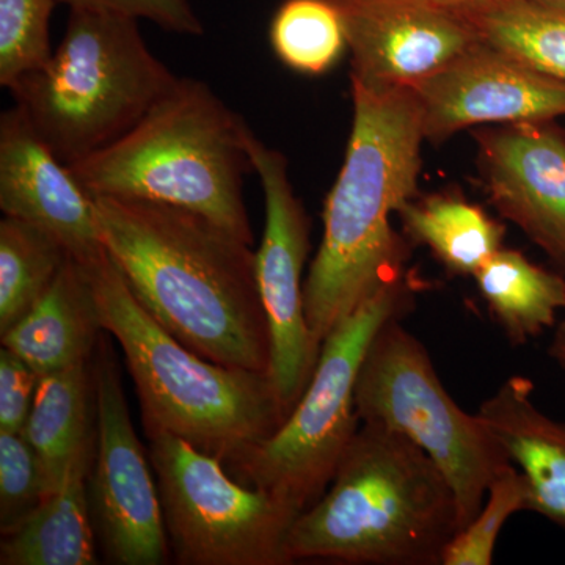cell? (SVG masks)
Returning a JSON list of instances; mask_svg holds the SVG:
<instances>
[{
  "label": "cell",
  "mask_w": 565,
  "mask_h": 565,
  "mask_svg": "<svg viewBox=\"0 0 565 565\" xmlns=\"http://www.w3.org/2000/svg\"><path fill=\"white\" fill-rule=\"evenodd\" d=\"M95 455L74 465L57 492L0 542L2 565H93L95 531L88 478Z\"/></svg>",
  "instance_id": "d6986e66"
},
{
  "label": "cell",
  "mask_w": 565,
  "mask_h": 565,
  "mask_svg": "<svg viewBox=\"0 0 565 565\" xmlns=\"http://www.w3.org/2000/svg\"><path fill=\"white\" fill-rule=\"evenodd\" d=\"M43 470L47 493L57 492L74 465L95 455L96 415L92 362L40 377L24 430Z\"/></svg>",
  "instance_id": "ac0fdd59"
},
{
  "label": "cell",
  "mask_w": 565,
  "mask_h": 565,
  "mask_svg": "<svg viewBox=\"0 0 565 565\" xmlns=\"http://www.w3.org/2000/svg\"><path fill=\"white\" fill-rule=\"evenodd\" d=\"M47 497L39 456L28 437L0 430V533L20 525Z\"/></svg>",
  "instance_id": "4316f807"
},
{
  "label": "cell",
  "mask_w": 565,
  "mask_h": 565,
  "mask_svg": "<svg viewBox=\"0 0 565 565\" xmlns=\"http://www.w3.org/2000/svg\"><path fill=\"white\" fill-rule=\"evenodd\" d=\"M533 393L530 379L512 375L487 397L478 416L525 478L527 511L565 531V422L544 414Z\"/></svg>",
  "instance_id": "2e32d148"
},
{
  "label": "cell",
  "mask_w": 565,
  "mask_h": 565,
  "mask_svg": "<svg viewBox=\"0 0 565 565\" xmlns=\"http://www.w3.org/2000/svg\"><path fill=\"white\" fill-rule=\"evenodd\" d=\"M55 0H0V85L10 88L52 54Z\"/></svg>",
  "instance_id": "484cf974"
},
{
  "label": "cell",
  "mask_w": 565,
  "mask_h": 565,
  "mask_svg": "<svg viewBox=\"0 0 565 565\" xmlns=\"http://www.w3.org/2000/svg\"><path fill=\"white\" fill-rule=\"evenodd\" d=\"M104 332L90 274L70 258L32 310L0 337L43 377L92 362Z\"/></svg>",
  "instance_id": "e0dca14e"
},
{
  "label": "cell",
  "mask_w": 565,
  "mask_h": 565,
  "mask_svg": "<svg viewBox=\"0 0 565 565\" xmlns=\"http://www.w3.org/2000/svg\"><path fill=\"white\" fill-rule=\"evenodd\" d=\"M96 449L88 478L93 522L111 564L161 565L169 535L158 482L134 429L117 353L103 333L92 359Z\"/></svg>",
  "instance_id": "30bf717a"
},
{
  "label": "cell",
  "mask_w": 565,
  "mask_h": 565,
  "mask_svg": "<svg viewBox=\"0 0 565 565\" xmlns=\"http://www.w3.org/2000/svg\"><path fill=\"white\" fill-rule=\"evenodd\" d=\"M534 2L542 3V6L553 7V9L565 11V0H534Z\"/></svg>",
  "instance_id": "1f68e13d"
},
{
  "label": "cell",
  "mask_w": 565,
  "mask_h": 565,
  "mask_svg": "<svg viewBox=\"0 0 565 565\" xmlns=\"http://www.w3.org/2000/svg\"><path fill=\"white\" fill-rule=\"evenodd\" d=\"M343 17L352 79L408 87L481 43L462 13L433 0H333Z\"/></svg>",
  "instance_id": "5bb4252c"
},
{
  "label": "cell",
  "mask_w": 565,
  "mask_h": 565,
  "mask_svg": "<svg viewBox=\"0 0 565 565\" xmlns=\"http://www.w3.org/2000/svg\"><path fill=\"white\" fill-rule=\"evenodd\" d=\"M494 321L512 345H523L556 326L565 308L563 273L534 264L514 248L501 247L475 275Z\"/></svg>",
  "instance_id": "ffe728a7"
},
{
  "label": "cell",
  "mask_w": 565,
  "mask_h": 565,
  "mask_svg": "<svg viewBox=\"0 0 565 565\" xmlns=\"http://www.w3.org/2000/svg\"><path fill=\"white\" fill-rule=\"evenodd\" d=\"M351 82V137L305 280V313L319 343L382 286L404 277L408 248L392 215L418 192L426 141L411 88Z\"/></svg>",
  "instance_id": "7a4b0ae2"
},
{
  "label": "cell",
  "mask_w": 565,
  "mask_h": 565,
  "mask_svg": "<svg viewBox=\"0 0 565 565\" xmlns=\"http://www.w3.org/2000/svg\"><path fill=\"white\" fill-rule=\"evenodd\" d=\"M530 490L514 463L497 476L473 519L446 545L441 565H490L494 546L508 520L527 511Z\"/></svg>",
  "instance_id": "d4e9b609"
},
{
  "label": "cell",
  "mask_w": 565,
  "mask_h": 565,
  "mask_svg": "<svg viewBox=\"0 0 565 565\" xmlns=\"http://www.w3.org/2000/svg\"><path fill=\"white\" fill-rule=\"evenodd\" d=\"M548 355L565 374V318L557 323L550 343Z\"/></svg>",
  "instance_id": "f546056e"
},
{
  "label": "cell",
  "mask_w": 565,
  "mask_h": 565,
  "mask_svg": "<svg viewBox=\"0 0 565 565\" xmlns=\"http://www.w3.org/2000/svg\"><path fill=\"white\" fill-rule=\"evenodd\" d=\"M247 145L266 203L256 280L269 326V377L292 411L310 384L322 349L305 313L302 275L310 253L311 221L294 192L285 154L267 147L253 131Z\"/></svg>",
  "instance_id": "8fae6325"
},
{
  "label": "cell",
  "mask_w": 565,
  "mask_h": 565,
  "mask_svg": "<svg viewBox=\"0 0 565 565\" xmlns=\"http://www.w3.org/2000/svg\"><path fill=\"white\" fill-rule=\"evenodd\" d=\"M40 375L10 349H0V430L22 433L31 415Z\"/></svg>",
  "instance_id": "f1b7e54d"
},
{
  "label": "cell",
  "mask_w": 565,
  "mask_h": 565,
  "mask_svg": "<svg viewBox=\"0 0 565 565\" xmlns=\"http://www.w3.org/2000/svg\"><path fill=\"white\" fill-rule=\"evenodd\" d=\"M460 530L455 490L404 435L360 423L332 481L297 516L288 553L351 565H441Z\"/></svg>",
  "instance_id": "3957f363"
},
{
  "label": "cell",
  "mask_w": 565,
  "mask_h": 565,
  "mask_svg": "<svg viewBox=\"0 0 565 565\" xmlns=\"http://www.w3.org/2000/svg\"><path fill=\"white\" fill-rule=\"evenodd\" d=\"M177 81L148 47L139 20L76 9L57 50L9 90L36 136L70 167L131 131Z\"/></svg>",
  "instance_id": "8992f818"
},
{
  "label": "cell",
  "mask_w": 565,
  "mask_h": 565,
  "mask_svg": "<svg viewBox=\"0 0 565 565\" xmlns=\"http://www.w3.org/2000/svg\"><path fill=\"white\" fill-rule=\"evenodd\" d=\"M401 319H390L364 355L356 416L404 435L434 460L455 490L463 527L512 462L478 414L463 412L446 392L429 352Z\"/></svg>",
  "instance_id": "ba28073f"
},
{
  "label": "cell",
  "mask_w": 565,
  "mask_h": 565,
  "mask_svg": "<svg viewBox=\"0 0 565 565\" xmlns=\"http://www.w3.org/2000/svg\"><path fill=\"white\" fill-rule=\"evenodd\" d=\"M174 559L182 565H289L300 509L241 484L221 460L172 434L147 435Z\"/></svg>",
  "instance_id": "9c48e42d"
},
{
  "label": "cell",
  "mask_w": 565,
  "mask_h": 565,
  "mask_svg": "<svg viewBox=\"0 0 565 565\" xmlns=\"http://www.w3.org/2000/svg\"><path fill=\"white\" fill-rule=\"evenodd\" d=\"M484 43L565 82V11L534 0H493L462 13Z\"/></svg>",
  "instance_id": "603a6c76"
},
{
  "label": "cell",
  "mask_w": 565,
  "mask_h": 565,
  "mask_svg": "<svg viewBox=\"0 0 565 565\" xmlns=\"http://www.w3.org/2000/svg\"><path fill=\"white\" fill-rule=\"evenodd\" d=\"M70 10H98L122 14L134 20H147L167 32L199 36L204 25L191 0H55Z\"/></svg>",
  "instance_id": "83f0119b"
},
{
  "label": "cell",
  "mask_w": 565,
  "mask_h": 565,
  "mask_svg": "<svg viewBox=\"0 0 565 565\" xmlns=\"http://www.w3.org/2000/svg\"><path fill=\"white\" fill-rule=\"evenodd\" d=\"M471 136L494 210L565 274V128L512 122L479 126Z\"/></svg>",
  "instance_id": "4fadbf2b"
},
{
  "label": "cell",
  "mask_w": 565,
  "mask_h": 565,
  "mask_svg": "<svg viewBox=\"0 0 565 565\" xmlns=\"http://www.w3.org/2000/svg\"><path fill=\"white\" fill-rule=\"evenodd\" d=\"M73 256L46 230L14 217L0 222V334L20 322Z\"/></svg>",
  "instance_id": "7402d4cb"
},
{
  "label": "cell",
  "mask_w": 565,
  "mask_h": 565,
  "mask_svg": "<svg viewBox=\"0 0 565 565\" xmlns=\"http://www.w3.org/2000/svg\"><path fill=\"white\" fill-rule=\"evenodd\" d=\"M0 210L46 230L82 266L107 255L95 200L17 107L0 117Z\"/></svg>",
  "instance_id": "9a60e30c"
},
{
  "label": "cell",
  "mask_w": 565,
  "mask_h": 565,
  "mask_svg": "<svg viewBox=\"0 0 565 565\" xmlns=\"http://www.w3.org/2000/svg\"><path fill=\"white\" fill-rule=\"evenodd\" d=\"M414 307L408 278L386 282L322 341L310 384L280 429L234 465L241 484L267 490L305 511L326 492L360 419L355 386L379 330Z\"/></svg>",
  "instance_id": "52a82bcc"
},
{
  "label": "cell",
  "mask_w": 565,
  "mask_h": 565,
  "mask_svg": "<svg viewBox=\"0 0 565 565\" xmlns=\"http://www.w3.org/2000/svg\"><path fill=\"white\" fill-rule=\"evenodd\" d=\"M269 40L282 65L307 76L332 70L348 50L333 0H285L270 22Z\"/></svg>",
  "instance_id": "cb8c5ba5"
},
{
  "label": "cell",
  "mask_w": 565,
  "mask_h": 565,
  "mask_svg": "<svg viewBox=\"0 0 565 565\" xmlns=\"http://www.w3.org/2000/svg\"><path fill=\"white\" fill-rule=\"evenodd\" d=\"M438 6H444L446 9L457 11V13H467V11L479 9L493 0H433Z\"/></svg>",
  "instance_id": "4dcf8cb0"
},
{
  "label": "cell",
  "mask_w": 565,
  "mask_h": 565,
  "mask_svg": "<svg viewBox=\"0 0 565 565\" xmlns=\"http://www.w3.org/2000/svg\"><path fill=\"white\" fill-rule=\"evenodd\" d=\"M93 200L107 253L159 326L211 362L269 374V326L250 244L181 207Z\"/></svg>",
  "instance_id": "6da1fadb"
},
{
  "label": "cell",
  "mask_w": 565,
  "mask_h": 565,
  "mask_svg": "<svg viewBox=\"0 0 565 565\" xmlns=\"http://www.w3.org/2000/svg\"><path fill=\"white\" fill-rule=\"evenodd\" d=\"M85 267L136 385L145 434H172L232 470L280 429L291 408L269 374L211 362L178 341L137 302L109 253Z\"/></svg>",
  "instance_id": "277c9868"
},
{
  "label": "cell",
  "mask_w": 565,
  "mask_h": 565,
  "mask_svg": "<svg viewBox=\"0 0 565 565\" xmlns=\"http://www.w3.org/2000/svg\"><path fill=\"white\" fill-rule=\"evenodd\" d=\"M250 132L210 85L178 77L131 131L70 170L92 199L181 207L252 245L244 200Z\"/></svg>",
  "instance_id": "5b68a950"
},
{
  "label": "cell",
  "mask_w": 565,
  "mask_h": 565,
  "mask_svg": "<svg viewBox=\"0 0 565 565\" xmlns=\"http://www.w3.org/2000/svg\"><path fill=\"white\" fill-rule=\"evenodd\" d=\"M424 139L434 145L465 129L565 117V82L490 46L470 51L408 85Z\"/></svg>",
  "instance_id": "7c38bea8"
},
{
  "label": "cell",
  "mask_w": 565,
  "mask_h": 565,
  "mask_svg": "<svg viewBox=\"0 0 565 565\" xmlns=\"http://www.w3.org/2000/svg\"><path fill=\"white\" fill-rule=\"evenodd\" d=\"M397 215L405 236L429 248L452 275L475 277L487 259L503 247V223L460 195L415 196L399 207Z\"/></svg>",
  "instance_id": "44dd1931"
}]
</instances>
